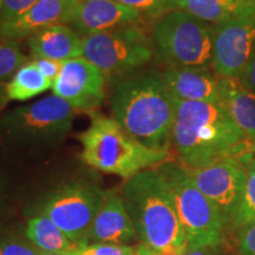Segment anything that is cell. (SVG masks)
Returning <instances> with one entry per match:
<instances>
[{"label": "cell", "mask_w": 255, "mask_h": 255, "mask_svg": "<svg viewBox=\"0 0 255 255\" xmlns=\"http://www.w3.org/2000/svg\"><path fill=\"white\" fill-rule=\"evenodd\" d=\"M188 169L206 167L227 157L253 156V145L239 129L222 102L176 100L173 139Z\"/></svg>", "instance_id": "6da1fadb"}, {"label": "cell", "mask_w": 255, "mask_h": 255, "mask_svg": "<svg viewBox=\"0 0 255 255\" xmlns=\"http://www.w3.org/2000/svg\"><path fill=\"white\" fill-rule=\"evenodd\" d=\"M113 119L133 138L154 150L169 151L176 98L157 73H131L117 79L111 94Z\"/></svg>", "instance_id": "7a4b0ae2"}, {"label": "cell", "mask_w": 255, "mask_h": 255, "mask_svg": "<svg viewBox=\"0 0 255 255\" xmlns=\"http://www.w3.org/2000/svg\"><path fill=\"white\" fill-rule=\"evenodd\" d=\"M122 199L137 239L154 255H184L188 241L170 190L156 169L126 181Z\"/></svg>", "instance_id": "3957f363"}, {"label": "cell", "mask_w": 255, "mask_h": 255, "mask_svg": "<svg viewBox=\"0 0 255 255\" xmlns=\"http://www.w3.org/2000/svg\"><path fill=\"white\" fill-rule=\"evenodd\" d=\"M81 157L96 170L129 180L167 161L169 151L154 150L127 132L113 117L94 113L89 128L79 135Z\"/></svg>", "instance_id": "277c9868"}, {"label": "cell", "mask_w": 255, "mask_h": 255, "mask_svg": "<svg viewBox=\"0 0 255 255\" xmlns=\"http://www.w3.org/2000/svg\"><path fill=\"white\" fill-rule=\"evenodd\" d=\"M170 190L188 241V250L222 247L226 229L219 210L201 191L186 167L165 161L157 165Z\"/></svg>", "instance_id": "5b68a950"}, {"label": "cell", "mask_w": 255, "mask_h": 255, "mask_svg": "<svg viewBox=\"0 0 255 255\" xmlns=\"http://www.w3.org/2000/svg\"><path fill=\"white\" fill-rule=\"evenodd\" d=\"M75 109L56 95L15 108L0 119V142L47 148L62 143L71 130Z\"/></svg>", "instance_id": "8992f818"}, {"label": "cell", "mask_w": 255, "mask_h": 255, "mask_svg": "<svg viewBox=\"0 0 255 255\" xmlns=\"http://www.w3.org/2000/svg\"><path fill=\"white\" fill-rule=\"evenodd\" d=\"M155 53L169 65L207 68L212 64L214 25L181 9L159 17L151 28Z\"/></svg>", "instance_id": "52a82bcc"}, {"label": "cell", "mask_w": 255, "mask_h": 255, "mask_svg": "<svg viewBox=\"0 0 255 255\" xmlns=\"http://www.w3.org/2000/svg\"><path fill=\"white\" fill-rule=\"evenodd\" d=\"M83 58L107 78L120 79L145 65L154 56L151 37L139 24H130L83 38Z\"/></svg>", "instance_id": "ba28073f"}, {"label": "cell", "mask_w": 255, "mask_h": 255, "mask_svg": "<svg viewBox=\"0 0 255 255\" xmlns=\"http://www.w3.org/2000/svg\"><path fill=\"white\" fill-rule=\"evenodd\" d=\"M107 195L108 193L97 184L83 180L71 181L47 193L41 201L39 213L81 246Z\"/></svg>", "instance_id": "9c48e42d"}, {"label": "cell", "mask_w": 255, "mask_h": 255, "mask_svg": "<svg viewBox=\"0 0 255 255\" xmlns=\"http://www.w3.org/2000/svg\"><path fill=\"white\" fill-rule=\"evenodd\" d=\"M254 156V155H253ZM227 157L206 167L188 169L190 177L219 210L226 234L240 203L248 161L253 157Z\"/></svg>", "instance_id": "30bf717a"}, {"label": "cell", "mask_w": 255, "mask_h": 255, "mask_svg": "<svg viewBox=\"0 0 255 255\" xmlns=\"http://www.w3.org/2000/svg\"><path fill=\"white\" fill-rule=\"evenodd\" d=\"M255 46V18L214 25L212 66L219 77L239 79Z\"/></svg>", "instance_id": "8fae6325"}, {"label": "cell", "mask_w": 255, "mask_h": 255, "mask_svg": "<svg viewBox=\"0 0 255 255\" xmlns=\"http://www.w3.org/2000/svg\"><path fill=\"white\" fill-rule=\"evenodd\" d=\"M107 77L83 57L63 62L52 84L53 95L68 102L73 109L95 110L105 100Z\"/></svg>", "instance_id": "7c38bea8"}, {"label": "cell", "mask_w": 255, "mask_h": 255, "mask_svg": "<svg viewBox=\"0 0 255 255\" xmlns=\"http://www.w3.org/2000/svg\"><path fill=\"white\" fill-rule=\"evenodd\" d=\"M142 20L136 11L116 0H81L69 24L79 36L85 38L120 26L139 24Z\"/></svg>", "instance_id": "4fadbf2b"}, {"label": "cell", "mask_w": 255, "mask_h": 255, "mask_svg": "<svg viewBox=\"0 0 255 255\" xmlns=\"http://www.w3.org/2000/svg\"><path fill=\"white\" fill-rule=\"evenodd\" d=\"M79 1L81 0H38L20 17L0 23V36L17 41L31 37L43 28L69 24Z\"/></svg>", "instance_id": "5bb4252c"}, {"label": "cell", "mask_w": 255, "mask_h": 255, "mask_svg": "<svg viewBox=\"0 0 255 255\" xmlns=\"http://www.w3.org/2000/svg\"><path fill=\"white\" fill-rule=\"evenodd\" d=\"M137 239L129 213L124 205L122 195L108 194L89 231L83 245H127L131 246ZM82 246V245H81Z\"/></svg>", "instance_id": "9a60e30c"}, {"label": "cell", "mask_w": 255, "mask_h": 255, "mask_svg": "<svg viewBox=\"0 0 255 255\" xmlns=\"http://www.w3.org/2000/svg\"><path fill=\"white\" fill-rule=\"evenodd\" d=\"M162 78L176 100L187 102H221L220 77L207 68L168 65Z\"/></svg>", "instance_id": "2e32d148"}, {"label": "cell", "mask_w": 255, "mask_h": 255, "mask_svg": "<svg viewBox=\"0 0 255 255\" xmlns=\"http://www.w3.org/2000/svg\"><path fill=\"white\" fill-rule=\"evenodd\" d=\"M33 58H46L66 62L83 57V37L68 25H53L36 32L27 38Z\"/></svg>", "instance_id": "e0dca14e"}, {"label": "cell", "mask_w": 255, "mask_h": 255, "mask_svg": "<svg viewBox=\"0 0 255 255\" xmlns=\"http://www.w3.org/2000/svg\"><path fill=\"white\" fill-rule=\"evenodd\" d=\"M171 9H181L210 25L238 18H255V0H170Z\"/></svg>", "instance_id": "ac0fdd59"}, {"label": "cell", "mask_w": 255, "mask_h": 255, "mask_svg": "<svg viewBox=\"0 0 255 255\" xmlns=\"http://www.w3.org/2000/svg\"><path fill=\"white\" fill-rule=\"evenodd\" d=\"M221 102L239 129L255 143V92L239 79L220 77Z\"/></svg>", "instance_id": "d6986e66"}, {"label": "cell", "mask_w": 255, "mask_h": 255, "mask_svg": "<svg viewBox=\"0 0 255 255\" xmlns=\"http://www.w3.org/2000/svg\"><path fill=\"white\" fill-rule=\"evenodd\" d=\"M25 239L39 252L63 255L78 247L60 231L47 216L38 214L27 220L25 226Z\"/></svg>", "instance_id": "ffe728a7"}, {"label": "cell", "mask_w": 255, "mask_h": 255, "mask_svg": "<svg viewBox=\"0 0 255 255\" xmlns=\"http://www.w3.org/2000/svg\"><path fill=\"white\" fill-rule=\"evenodd\" d=\"M49 89H52V83L44 77L31 62L24 64L6 83L9 101H28Z\"/></svg>", "instance_id": "44dd1931"}, {"label": "cell", "mask_w": 255, "mask_h": 255, "mask_svg": "<svg viewBox=\"0 0 255 255\" xmlns=\"http://www.w3.org/2000/svg\"><path fill=\"white\" fill-rule=\"evenodd\" d=\"M255 222V157L253 156L247 163L246 182L235 213L234 220L227 233H238L241 228Z\"/></svg>", "instance_id": "7402d4cb"}, {"label": "cell", "mask_w": 255, "mask_h": 255, "mask_svg": "<svg viewBox=\"0 0 255 255\" xmlns=\"http://www.w3.org/2000/svg\"><path fill=\"white\" fill-rule=\"evenodd\" d=\"M26 60L17 41L0 36V82L9 81Z\"/></svg>", "instance_id": "603a6c76"}, {"label": "cell", "mask_w": 255, "mask_h": 255, "mask_svg": "<svg viewBox=\"0 0 255 255\" xmlns=\"http://www.w3.org/2000/svg\"><path fill=\"white\" fill-rule=\"evenodd\" d=\"M117 2L131 8L141 15L142 19L157 20L159 17L171 11L170 0H116Z\"/></svg>", "instance_id": "cb8c5ba5"}, {"label": "cell", "mask_w": 255, "mask_h": 255, "mask_svg": "<svg viewBox=\"0 0 255 255\" xmlns=\"http://www.w3.org/2000/svg\"><path fill=\"white\" fill-rule=\"evenodd\" d=\"M138 245H82L63 255H136Z\"/></svg>", "instance_id": "d4e9b609"}, {"label": "cell", "mask_w": 255, "mask_h": 255, "mask_svg": "<svg viewBox=\"0 0 255 255\" xmlns=\"http://www.w3.org/2000/svg\"><path fill=\"white\" fill-rule=\"evenodd\" d=\"M0 255H40V253L26 239L0 235Z\"/></svg>", "instance_id": "484cf974"}, {"label": "cell", "mask_w": 255, "mask_h": 255, "mask_svg": "<svg viewBox=\"0 0 255 255\" xmlns=\"http://www.w3.org/2000/svg\"><path fill=\"white\" fill-rule=\"evenodd\" d=\"M38 0H2L0 23L13 20L27 12Z\"/></svg>", "instance_id": "4316f807"}, {"label": "cell", "mask_w": 255, "mask_h": 255, "mask_svg": "<svg viewBox=\"0 0 255 255\" xmlns=\"http://www.w3.org/2000/svg\"><path fill=\"white\" fill-rule=\"evenodd\" d=\"M237 250L239 255H255V222L237 233Z\"/></svg>", "instance_id": "83f0119b"}, {"label": "cell", "mask_w": 255, "mask_h": 255, "mask_svg": "<svg viewBox=\"0 0 255 255\" xmlns=\"http://www.w3.org/2000/svg\"><path fill=\"white\" fill-rule=\"evenodd\" d=\"M31 63L33 64V65L39 70L41 75H43L46 79H49L52 84L57 79V77H58L63 65V63L58 62V60L46 58H33L31 60Z\"/></svg>", "instance_id": "f1b7e54d"}, {"label": "cell", "mask_w": 255, "mask_h": 255, "mask_svg": "<svg viewBox=\"0 0 255 255\" xmlns=\"http://www.w3.org/2000/svg\"><path fill=\"white\" fill-rule=\"evenodd\" d=\"M242 84L245 87L250 89L253 92H255V46L253 52H252V56L250 60H248L246 68H245L244 72L239 78Z\"/></svg>", "instance_id": "f546056e"}, {"label": "cell", "mask_w": 255, "mask_h": 255, "mask_svg": "<svg viewBox=\"0 0 255 255\" xmlns=\"http://www.w3.org/2000/svg\"><path fill=\"white\" fill-rule=\"evenodd\" d=\"M222 247H205L196 248V250H188L184 255H223L225 253H223Z\"/></svg>", "instance_id": "4dcf8cb0"}, {"label": "cell", "mask_w": 255, "mask_h": 255, "mask_svg": "<svg viewBox=\"0 0 255 255\" xmlns=\"http://www.w3.org/2000/svg\"><path fill=\"white\" fill-rule=\"evenodd\" d=\"M7 90H6V83L0 82V111L5 108V105L8 102Z\"/></svg>", "instance_id": "1f68e13d"}, {"label": "cell", "mask_w": 255, "mask_h": 255, "mask_svg": "<svg viewBox=\"0 0 255 255\" xmlns=\"http://www.w3.org/2000/svg\"><path fill=\"white\" fill-rule=\"evenodd\" d=\"M136 255H154L152 254V252L149 250L148 247L144 246V245L139 244L138 246H137V253Z\"/></svg>", "instance_id": "d6a6232c"}, {"label": "cell", "mask_w": 255, "mask_h": 255, "mask_svg": "<svg viewBox=\"0 0 255 255\" xmlns=\"http://www.w3.org/2000/svg\"><path fill=\"white\" fill-rule=\"evenodd\" d=\"M40 255H59V254H51V253H44V252H39Z\"/></svg>", "instance_id": "836d02e7"}, {"label": "cell", "mask_w": 255, "mask_h": 255, "mask_svg": "<svg viewBox=\"0 0 255 255\" xmlns=\"http://www.w3.org/2000/svg\"><path fill=\"white\" fill-rule=\"evenodd\" d=\"M252 145H253V152H254V155H255V143H253V144H252Z\"/></svg>", "instance_id": "e575fe53"}, {"label": "cell", "mask_w": 255, "mask_h": 255, "mask_svg": "<svg viewBox=\"0 0 255 255\" xmlns=\"http://www.w3.org/2000/svg\"><path fill=\"white\" fill-rule=\"evenodd\" d=\"M1 6H2V0H0V11H1Z\"/></svg>", "instance_id": "d590c367"}]
</instances>
